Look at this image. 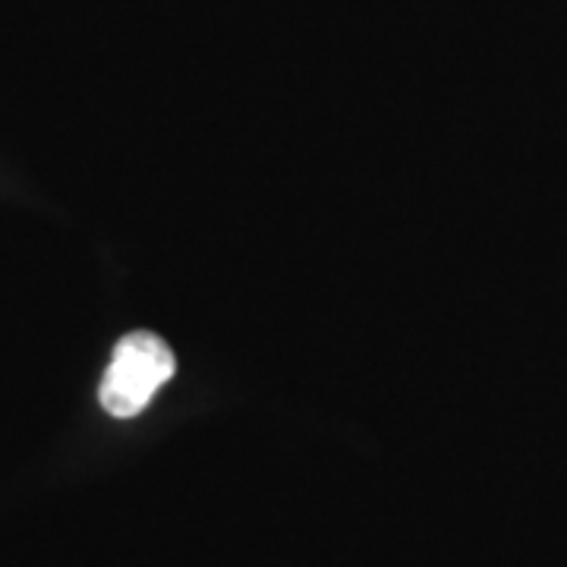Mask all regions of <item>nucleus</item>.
Listing matches in <instances>:
<instances>
[{
  "mask_svg": "<svg viewBox=\"0 0 567 567\" xmlns=\"http://www.w3.org/2000/svg\"><path fill=\"white\" fill-rule=\"evenodd\" d=\"M174 372L177 360L158 334H126L114 347L111 365L104 372L102 406L117 420H130L155 401V394L162 391L164 382L174 379Z\"/></svg>",
  "mask_w": 567,
  "mask_h": 567,
  "instance_id": "nucleus-1",
  "label": "nucleus"
}]
</instances>
